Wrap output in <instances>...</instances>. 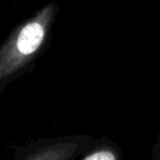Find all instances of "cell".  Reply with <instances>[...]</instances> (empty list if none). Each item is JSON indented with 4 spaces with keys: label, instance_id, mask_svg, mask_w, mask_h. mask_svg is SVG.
<instances>
[{
    "label": "cell",
    "instance_id": "obj_1",
    "mask_svg": "<svg viewBox=\"0 0 160 160\" xmlns=\"http://www.w3.org/2000/svg\"><path fill=\"white\" fill-rule=\"evenodd\" d=\"M59 10L58 0L44 4L15 25L0 44V96L10 84L32 71L49 45Z\"/></svg>",
    "mask_w": 160,
    "mask_h": 160
},
{
    "label": "cell",
    "instance_id": "obj_2",
    "mask_svg": "<svg viewBox=\"0 0 160 160\" xmlns=\"http://www.w3.org/2000/svg\"><path fill=\"white\" fill-rule=\"evenodd\" d=\"M94 140L89 134L39 138L16 148L12 160H78Z\"/></svg>",
    "mask_w": 160,
    "mask_h": 160
},
{
    "label": "cell",
    "instance_id": "obj_3",
    "mask_svg": "<svg viewBox=\"0 0 160 160\" xmlns=\"http://www.w3.org/2000/svg\"><path fill=\"white\" fill-rule=\"evenodd\" d=\"M78 160H122V150L116 141L100 138L95 139Z\"/></svg>",
    "mask_w": 160,
    "mask_h": 160
},
{
    "label": "cell",
    "instance_id": "obj_4",
    "mask_svg": "<svg viewBox=\"0 0 160 160\" xmlns=\"http://www.w3.org/2000/svg\"><path fill=\"white\" fill-rule=\"evenodd\" d=\"M151 160H160V132L151 149Z\"/></svg>",
    "mask_w": 160,
    "mask_h": 160
},
{
    "label": "cell",
    "instance_id": "obj_5",
    "mask_svg": "<svg viewBox=\"0 0 160 160\" xmlns=\"http://www.w3.org/2000/svg\"><path fill=\"white\" fill-rule=\"evenodd\" d=\"M4 1H5V0H0V5H1V4L4 2Z\"/></svg>",
    "mask_w": 160,
    "mask_h": 160
}]
</instances>
